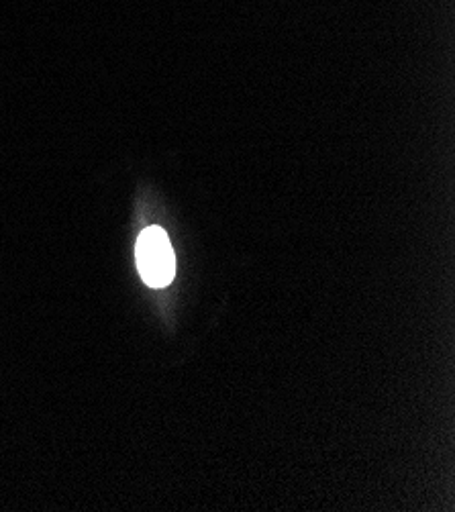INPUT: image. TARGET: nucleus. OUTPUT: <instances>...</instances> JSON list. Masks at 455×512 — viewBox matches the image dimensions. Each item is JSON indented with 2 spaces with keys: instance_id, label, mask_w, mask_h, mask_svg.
<instances>
[{
  "instance_id": "1",
  "label": "nucleus",
  "mask_w": 455,
  "mask_h": 512,
  "mask_svg": "<svg viewBox=\"0 0 455 512\" xmlns=\"http://www.w3.org/2000/svg\"><path fill=\"white\" fill-rule=\"evenodd\" d=\"M135 260L143 282L151 288H164L176 272L174 249L162 227H147L135 247Z\"/></svg>"
}]
</instances>
